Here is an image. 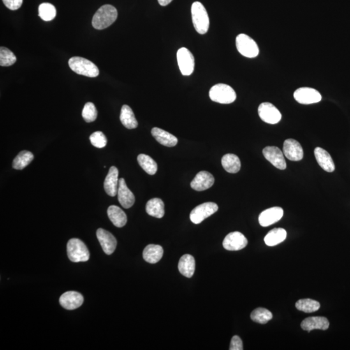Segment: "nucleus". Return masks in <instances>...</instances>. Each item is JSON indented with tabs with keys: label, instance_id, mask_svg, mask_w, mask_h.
<instances>
[{
	"label": "nucleus",
	"instance_id": "f257e3e1",
	"mask_svg": "<svg viewBox=\"0 0 350 350\" xmlns=\"http://www.w3.org/2000/svg\"><path fill=\"white\" fill-rule=\"evenodd\" d=\"M117 18V9L111 5H105L95 13L92 19L93 27L99 30L107 28L116 20Z\"/></svg>",
	"mask_w": 350,
	"mask_h": 350
},
{
	"label": "nucleus",
	"instance_id": "f03ea898",
	"mask_svg": "<svg viewBox=\"0 0 350 350\" xmlns=\"http://www.w3.org/2000/svg\"><path fill=\"white\" fill-rule=\"evenodd\" d=\"M191 16L196 31L199 34H206L209 29L210 19L207 11L201 2H196L192 4Z\"/></svg>",
	"mask_w": 350,
	"mask_h": 350
},
{
	"label": "nucleus",
	"instance_id": "7ed1b4c3",
	"mask_svg": "<svg viewBox=\"0 0 350 350\" xmlns=\"http://www.w3.org/2000/svg\"><path fill=\"white\" fill-rule=\"evenodd\" d=\"M69 68L74 72L81 75L96 77L99 75V71L96 64L85 58L74 57L71 58L68 62Z\"/></svg>",
	"mask_w": 350,
	"mask_h": 350
},
{
	"label": "nucleus",
	"instance_id": "20e7f679",
	"mask_svg": "<svg viewBox=\"0 0 350 350\" xmlns=\"http://www.w3.org/2000/svg\"><path fill=\"white\" fill-rule=\"evenodd\" d=\"M67 253L70 261L79 263L89 261L90 252L87 246L79 239L73 238L67 244Z\"/></svg>",
	"mask_w": 350,
	"mask_h": 350
},
{
	"label": "nucleus",
	"instance_id": "39448f33",
	"mask_svg": "<svg viewBox=\"0 0 350 350\" xmlns=\"http://www.w3.org/2000/svg\"><path fill=\"white\" fill-rule=\"evenodd\" d=\"M209 96L213 101L221 104H230L236 99V93L229 85L217 84L210 90Z\"/></svg>",
	"mask_w": 350,
	"mask_h": 350
},
{
	"label": "nucleus",
	"instance_id": "423d86ee",
	"mask_svg": "<svg viewBox=\"0 0 350 350\" xmlns=\"http://www.w3.org/2000/svg\"><path fill=\"white\" fill-rule=\"evenodd\" d=\"M236 47L238 52L245 57L255 58L259 53V47L253 39L245 34H240L236 37Z\"/></svg>",
	"mask_w": 350,
	"mask_h": 350
},
{
	"label": "nucleus",
	"instance_id": "0eeeda50",
	"mask_svg": "<svg viewBox=\"0 0 350 350\" xmlns=\"http://www.w3.org/2000/svg\"><path fill=\"white\" fill-rule=\"evenodd\" d=\"M219 207L214 203H205L197 206L190 213V219L193 223L198 224L201 223L206 218L214 214L217 212Z\"/></svg>",
	"mask_w": 350,
	"mask_h": 350
},
{
	"label": "nucleus",
	"instance_id": "6e6552de",
	"mask_svg": "<svg viewBox=\"0 0 350 350\" xmlns=\"http://www.w3.org/2000/svg\"><path fill=\"white\" fill-rule=\"evenodd\" d=\"M177 56L178 66L182 75H191L195 68V58L191 52L187 48H182L178 50Z\"/></svg>",
	"mask_w": 350,
	"mask_h": 350
},
{
	"label": "nucleus",
	"instance_id": "1a4fd4ad",
	"mask_svg": "<svg viewBox=\"0 0 350 350\" xmlns=\"http://www.w3.org/2000/svg\"><path fill=\"white\" fill-rule=\"evenodd\" d=\"M258 113L262 121L266 124L274 125L281 121V113L275 105L268 102L262 103L259 106Z\"/></svg>",
	"mask_w": 350,
	"mask_h": 350
},
{
	"label": "nucleus",
	"instance_id": "9d476101",
	"mask_svg": "<svg viewBox=\"0 0 350 350\" xmlns=\"http://www.w3.org/2000/svg\"><path fill=\"white\" fill-rule=\"evenodd\" d=\"M294 98L302 105H310L319 103L322 100V96L317 90L309 87L300 88L294 93Z\"/></svg>",
	"mask_w": 350,
	"mask_h": 350
},
{
	"label": "nucleus",
	"instance_id": "9b49d317",
	"mask_svg": "<svg viewBox=\"0 0 350 350\" xmlns=\"http://www.w3.org/2000/svg\"><path fill=\"white\" fill-rule=\"evenodd\" d=\"M247 239L239 231L228 234L222 243L224 249L229 251H237L243 249L247 247Z\"/></svg>",
	"mask_w": 350,
	"mask_h": 350
},
{
	"label": "nucleus",
	"instance_id": "f8f14e48",
	"mask_svg": "<svg viewBox=\"0 0 350 350\" xmlns=\"http://www.w3.org/2000/svg\"><path fill=\"white\" fill-rule=\"evenodd\" d=\"M263 154L265 159L276 168L284 170L287 168L284 154L281 150L275 146H268L264 148Z\"/></svg>",
	"mask_w": 350,
	"mask_h": 350
},
{
	"label": "nucleus",
	"instance_id": "ddd939ff",
	"mask_svg": "<svg viewBox=\"0 0 350 350\" xmlns=\"http://www.w3.org/2000/svg\"><path fill=\"white\" fill-rule=\"evenodd\" d=\"M283 152L291 161H300L303 157L302 145L294 139H287L284 141Z\"/></svg>",
	"mask_w": 350,
	"mask_h": 350
},
{
	"label": "nucleus",
	"instance_id": "4468645a",
	"mask_svg": "<svg viewBox=\"0 0 350 350\" xmlns=\"http://www.w3.org/2000/svg\"><path fill=\"white\" fill-rule=\"evenodd\" d=\"M84 298L78 292L68 291L62 294L59 299V303L67 310L77 309L82 305Z\"/></svg>",
	"mask_w": 350,
	"mask_h": 350
},
{
	"label": "nucleus",
	"instance_id": "2eb2a0df",
	"mask_svg": "<svg viewBox=\"0 0 350 350\" xmlns=\"http://www.w3.org/2000/svg\"><path fill=\"white\" fill-rule=\"evenodd\" d=\"M97 237L106 254L110 255L115 251L117 240L112 234L103 228H99L97 231Z\"/></svg>",
	"mask_w": 350,
	"mask_h": 350
},
{
	"label": "nucleus",
	"instance_id": "dca6fc26",
	"mask_svg": "<svg viewBox=\"0 0 350 350\" xmlns=\"http://www.w3.org/2000/svg\"><path fill=\"white\" fill-rule=\"evenodd\" d=\"M284 215V210L280 207H273L264 210L259 216V222L261 226L272 225L279 221Z\"/></svg>",
	"mask_w": 350,
	"mask_h": 350
},
{
	"label": "nucleus",
	"instance_id": "f3484780",
	"mask_svg": "<svg viewBox=\"0 0 350 350\" xmlns=\"http://www.w3.org/2000/svg\"><path fill=\"white\" fill-rule=\"evenodd\" d=\"M118 197L120 205L125 209L131 208L135 202V198H134L133 192L127 187L126 182H125L124 178H123L119 179Z\"/></svg>",
	"mask_w": 350,
	"mask_h": 350
},
{
	"label": "nucleus",
	"instance_id": "a211bd4d",
	"mask_svg": "<svg viewBox=\"0 0 350 350\" xmlns=\"http://www.w3.org/2000/svg\"><path fill=\"white\" fill-rule=\"evenodd\" d=\"M215 182V178L212 174L208 171L199 172L191 182V188L198 191H205L210 188Z\"/></svg>",
	"mask_w": 350,
	"mask_h": 350
},
{
	"label": "nucleus",
	"instance_id": "6ab92c4d",
	"mask_svg": "<svg viewBox=\"0 0 350 350\" xmlns=\"http://www.w3.org/2000/svg\"><path fill=\"white\" fill-rule=\"evenodd\" d=\"M118 175H119V171L117 168L115 166L111 167L104 182V188L109 196L115 197L118 194V186H119Z\"/></svg>",
	"mask_w": 350,
	"mask_h": 350
},
{
	"label": "nucleus",
	"instance_id": "aec40b11",
	"mask_svg": "<svg viewBox=\"0 0 350 350\" xmlns=\"http://www.w3.org/2000/svg\"><path fill=\"white\" fill-rule=\"evenodd\" d=\"M330 326V322L326 317H313L303 320L301 328L303 330L310 331L314 330H327Z\"/></svg>",
	"mask_w": 350,
	"mask_h": 350
},
{
	"label": "nucleus",
	"instance_id": "412c9836",
	"mask_svg": "<svg viewBox=\"0 0 350 350\" xmlns=\"http://www.w3.org/2000/svg\"><path fill=\"white\" fill-rule=\"evenodd\" d=\"M315 156L319 165L327 172H333L335 169L334 162L328 151L321 147H317L315 149Z\"/></svg>",
	"mask_w": 350,
	"mask_h": 350
},
{
	"label": "nucleus",
	"instance_id": "4be33fe9",
	"mask_svg": "<svg viewBox=\"0 0 350 350\" xmlns=\"http://www.w3.org/2000/svg\"><path fill=\"white\" fill-rule=\"evenodd\" d=\"M151 134L158 142L162 145L172 147L177 144L178 139L164 130L154 127L152 129Z\"/></svg>",
	"mask_w": 350,
	"mask_h": 350
},
{
	"label": "nucleus",
	"instance_id": "5701e85b",
	"mask_svg": "<svg viewBox=\"0 0 350 350\" xmlns=\"http://www.w3.org/2000/svg\"><path fill=\"white\" fill-rule=\"evenodd\" d=\"M178 270L185 277H193L196 270V260L194 257L190 254L182 256L178 262Z\"/></svg>",
	"mask_w": 350,
	"mask_h": 350
},
{
	"label": "nucleus",
	"instance_id": "b1692460",
	"mask_svg": "<svg viewBox=\"0 0 350 350\" xmlns=\"http://www.w3.org/2000/svg\"><path fill=\"white\" fill-rule=\"evenodd\" d=\"M163 254L164 250L161 246L149 245L143 250V258L148 263L154 264L161 260Z\"/></svg>",
	"mask_w": 350,
	"mask_h": 350
},
{
	"label": "nucleus",
	"instance_id": "393cba45",
	"mask_svg": "<svg viewBox=\"0 0 350 350\" xmlns=\"http://www.w3.org/2000/svg\"><path fill=\"white\" fill-rule=\"evenodd\" d=\"M108 216L113 225L118 228H122L126 224L127 217L121 208L117 206H110L108 208Z\"/></svg>",
	"mask_w": 350,
	"mask_h": 350
},
{
	"label": "nucleus",
	"instance_id": "a878e982",
	"mask_svg": "<svg viewBox=\"0 0 350 350\" xmlns=\"http://www.w3.org/2000/svg\"><path fill=\"white\" fill-rule=\"evenodd\" d=\"M146 212L150 216L161 219L165 214L164 202L159 198L150 199L146 205Z\"/></svg>",
	"mask_w": 350,
	"mask_h": 350
},
{
	"label": "nucleus",
	"instance_id": "bb28decb",
	"mask_svg": "<svg viewBox=\"0 0 350 350\" xmlns=\"http://www.w3.org/2000/svg\"><path fill=\"white\" fill-rule=\"evenodd\" d=\"M120 120L122 124L127 129H136L138 125L133 110L128 105H125L122 106L121 113H120Z\"/></svg>",
	"mask_w": 350,
	"mask_h": 350
},
{
	"label": "nucleus",
	"instance_id": "cd10ccee",
	"mask_svg": "<svg viewBox=\"0 0 350 350\" xmlns=\"http://www.w3.org/2000/svg\"><path fill=\"white\" fill-rule=\"evenodd\" d=\"M286 237L287 231L286 229L277 228L271 229L269 232L266 234L264 241H265L266 245L273 247V246L277 245L284 242Z\"/></svg>",
	"mask_w": 350,
	"mask_h": 350
},
{
	"label": "nucleus",
	"instance_id": "c85d7f7f",
	"mask_svg": "<svg viewBox=\"0 0 350 350\" xmlns=\"http://www.w3.org/2000/svg\"><path fill=\"white\" fill-rule=\"evenodd\" d=\"M221 163L223 168L229 173H237L241 169L240 159L236 154H226L222 158Z\"/></svg>",
	"mask_w": 350,
	"mask_h": 350
},
{
	"label": "nucleus",
	"instance_id": "c756f323",
	"mask_svg": "<svg viewBox=\"0 0 350 350\" xmlns=\"http://www.w3.org/2000/svg\"><path fill=\"white\" fill-rule=\"evenodd\" d=\"M34 155L32 153L27 150H23L16 157L13 162L14 169L17 170H22L29 165L33 161Z\"/></svg>",
	"mask_w": 350,
	"mask_h": 350
},
{
	"label": "nucleus",
	"instance_id": "7c9ffc66",
	"mask_svg": "<svg viewBox=\"0 0 350 350\" xmlns=\"http://www.w3.org/2000/svg\"><path fill=\"white\" fill-rule=\"evenodd\" d=\"M138 162L141 168L150 175H154L157 173L158 166L157 162L151 157L144 154H139Z\"/></svg>",
	"mask_w": 350,
	"mask_h": 350
},
{
	"label": "nucleus",
	"instance_id": "2f4dec72",
	"mask_svg": "<svg viewBox=\"0 0 350 350\" xmlns=\"http://www.w3.org/2000/svg\"><path fill=\"white\" fill-rule=\"evenodd\" d=\"M320 307H321L320 303L312 299H301L296 303V309L307 314L317 312L320 309Z\"/></svg>",
	"mask_w": 350,
	"mask_h": 350
},
{
	"label": "nucleus",
	"instance_id": "473e14b6",
	"mask_svg": "<svg viewBox=\"0 0 350 350\" xmlns=\"http://www.w3.org/2000/svg\"><path fill=\"white\" fill-rule=\"evenodd\" d=\"M250 317L252 321L257 323L265 324L273 319V314L265 308L259 307L252 312Z\"/></svg>",
	"mask_w": 350,
	"mask_h": 350
},
{
	"label": "nucleus",
	"instance_id": "72a5a7b5",
	"mask_svg": "<svg viewBox=\"0 0 350 350\" xmlns=\"http://www.w3.org/2000/svg\"><path fill=\"white\" fill-rule=\"evenodd\" d=\"M38 15L46 22L54 19L57 15L55 6L50 3H43L38 8Z\"/></svg>",
	"mask_w": 350,
	"mask_h": 350
},
{
	"label": "nucleus",
	"instance_id": "f704fd0d",
	"mask_svg": "<svg viewBox=\"0 0 350 350\" xmlns=\"http://www.w3.org/2000/svg\"><path fill=\"white\" fill-rule=\"evenodd\" d=\"M16 61V57L11 51L5 47L0 48V65L2 66H10Z\"/></svg>",
	"mask_w": 350,
	"mask_h": 350
},
{
	"label": "nucleus",
	"instance_id": "c9c22d12",
	"mask_svg": "<svg viewBox=\"0 0 350 350\" xmlns=\"http://www.w3.org/2000/svg\"><path fill=\"white\" fill-rule=\"evenodd\" d=\"M82 116L87 123L94 122L97 119V111L94 103L89 102L85 104L82 112Z\"/></svg>",
	"mask_w": 350,
	"mask_h": 350
},
{
	"label": "nucleus",
	"instance_id": "e433bc0d",
	"mask_svg": "<svg viewBox=\"0 0 350 350\" xmlns=\"http://www.w3.org/2000/svg\"><path fill=\"white\" fill-rule=\"evenodd\" d=\"M90 140L92 145L99 149L105 147L107 144V139L105 134L101 131H97L93 133L90 136Z\"/></svg>",
	"mask_w": 350,
	"mask_h": 350
},
{
	"label": "nucleus",
	"instance_id": "4c0bfd02",
	"mask_svg": "<svg viewBox=\"0 0 350 350\" xmlns=\"http://www.w3.org/2000/svg\"><path fill=\"white\" fill-rule=\"evenodd\" d=\"M5 6L11 10L15 11L22 6L23 0H3Z\"/></svg>",
	"mask_w": 350,
	"mask_h": 350
},
{
	"label": "nucleus",
	"instance_id": "58836bf2",
	"mask_svg": "<svg viewBox=\"0 0 350 350\" xmlns=\"http://www.w3.org/2000/svg\"><path fill=\"white\" fill-rule=\"evenodd\" d=\"M230 350H243V342L242 339L239 336H234L231 340L230 346H229Z\"/></svg>",
	"mask_w": 350,
	"mask_h": 350
},
{
	"label": "nucleus",
	"instance_id": "ea45409f",
	"mask_svg": "<svg viewBox=\"0 0 350 350\" xmlns=\"http://www.w3.org/2000/svg\"><path fill=\"white\" fill-rule=\"evenodd\" d=\"M173 0H158V2H159V3L161 6H168L169 4L171 3V2H172Z\"/></svg>",
	"mask_w": 350,
	"mask_h": 350
}]
</instances>
